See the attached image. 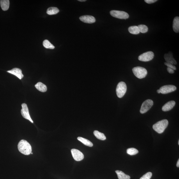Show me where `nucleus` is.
Masks as SVG:
<instances>
[{
  "label": "nucleus",
  "instance_id": "f8f14e48",
  "mask_svg": "<svg viewBox=\"0 0 179 179\" xmlns=\"http://www.w3.org/2000/svg\"><path fill=\"white\" fill-rule=\"evenodd\" d=\"M7 72L15 75L20 79H21L24 77L21 70L19 68H14L12 70L8 71Z\"/></svg>",
  "mask_w": 179,
  "mask_h": 179
},
{
  "label": "nucleus",
  "instance_id": "473e14b6",
  "mask_svg": "<svg viewBox=\"0 0 179 179\" xmlns=\"http://www.w3.org/2000/svg\"><path fill=\"white\" fill-rule=\"evenodd\" d=\"M178 144L179 145V140H178Z\"/></svg>",
  "mask_w": 179,
  "mask_h": 179
},
{
  "label": "nucleus",
  "instance_id": "9b49d317",
  "mask_svg": "<svg viewBox=\"0 0 179 179\" xmlns=\"http://www.w3.org/2000/svg\"><path fill=\"white\" fill-rule=\"evenodd\" d=\"M79 19L81 21L86 23L92 24L96 22L94 17L90 15H84L80 17Z\"/></svg>",
  "mask_w": 179,
  "mask_h": 179
},
{
  "label": "nucleus",
  "instance_id": "423d86ee",
  "mask_svg": "<svg viewBox=\"0 0 179 179\" xmlns=\"http://www.w3.org/2000/svg\"><path fill=\"white\" fill-rule=\"evenodd\" d=\"M153 104L154 103L152 100L148 99L145 101L142 104L140 112L142 114L145 113L151 108Z\"/></svg>",
  "mask_w": 179,
  "mask_h": 179
},
{
  "label": "nucleus",
  "instance_id": "20e7f679",
  "mask_svg": "<svg viewBox=\"0 0 179 179\" xmlns=\"http://www.w3.org/2000/svg\"><path fill=\"white\" fill-rule=\"evenodd\" d=\"M127 91V86L125 83L120 82L119 83L116 88V93L119 98H122L125 95Z\"/></svg>",
  "mask_w": 179,
  "mask_h": 179
},
{
  "label": "nucleus",
  "instance_id": "0eeeda50",
  "mask_svg": "<svg viewBox=\"0 0 179 179\" xmlns=\"http://www.w3.org/2000/svg\"><path fill=\"white\" fill-rule=\"evenodd\" d=\"M154 56V53L152 52L149 51L145 52L140 55L138 59L140 61L147 62L152 60Z\"/></svg>",
  "mask_w": 179,
  "mask_h": 179
},
{
  "label": "nucleus",
  "instance_id": "412c9836",
  "mask_svg": "<svg viewBox=\"0 0 179 179\" xmlns=\"http://www.w3.org/2000/svg\"><path fill=\"white\" fill-rule=\"evenodd\" d=\"M59 10L56 7H50L48 8L47 13L48 15H53L57 14L59 12Z\"/></svg>",
  "mask_w": 179,
  "mask_h": 179
},
{
  "label": "nucleus",
  "instance_id": "72a5a7b5",
  "mask_svg": "<svg viewBox=\"0 0 179 179\" xmlns=\"http://www.w3.org/2000/svg\"><path fill=\"white\" fill-rule=\"evenodd\" d=\"M31 154H33V153H32H32H31Z\"/></svg>",
  "mask_w": 179,
  "mask_h": 179
},
{
  "label": "nucleus",
  "instance_id": "6e6552de",
  "mask_svg": "<svg viewBox=\"0 0 179 179\" xmlns=\"http://www.w3.org/2000/svg\"><path fill=\"white\" fill-rule=\"evenodd\" d=\"M22 107L21 114L23 117L24 118L29 120L32 123H33V121L30 115L29 109L27 105L25 103H24L22 104Z\"/></svg>",
  "mask_w": 179,
  "mask_h": 179
},
{
  "label": "nucleus",
  "instance_id": "bb28decb",
  "mask_svg": "<svg viewBox=\"0 0 179 179\" xmlns=\"http://www.w3.org/2000/svg\"><path fill=\"white\" fill-rule=\"evenodd\" d=\"M164 64L165 65L167 66V67L170 68L174 70H176V67L175 66L172 65V64L170 63L166 62Z\"/></svg>",
  "mask_w": 179,
  "mask_h": 179
},
{
  "label": "nucleus",
  "instance_id": "aec40b11",
  "mask_svg": "<svg viewBox=\"0 0 179 179\" xmlns=\"http://www.w3.org/2000/svg\"><path fill=\"white\" fill-rule=\"evenodd\" d=\"M94 135L98 139L105 140L106 139V137L103 133H101L97 130H95L94 132Z\"/></svg>",
  "mask_w": 179,
  "mask_h": 179
},
{
  "label": "nucleus",
  "instance_id": "7c9ffc66",
  "mask_svg": "<svg viewBox=\"0 0 179 179\" xmlns=\"http://www.w3.org/2000/svg\"><path fill=\"white\" fill-rule=\"evenodd\" d=\"M80 1V2H84V1H86V0H78V1Z\"/></svg>",
  "mask_w": 179,
  "mask_h": 179
},
{
  "label": "nucleus",
  "instance_id": "2f4dec72",
  "mask_svg": "<svg viewBox=\"0 0 179 179\" xmlns=\"http://www.w3.org/2000/svg\"><path fill=\"white\" fill-rule=\"evenodd\" d=\"M157 92L158 93H159V94H160V89L158 90H157Z\"/></svg>",
  "mask_w": 179,
  "mask_h": 179
},
{
  "label": "nucleus",
  "instance_id": "a211bd4d",
  "mask_svg": "<svg viewBox=\"0 0 179 179\" xmlns=\"http://www.w3.org/2000/svg\"><path fill=\"white\" fill-rule=\"evenodd\" d=\"M116 173L118 175L119 179H130V177L129 176L123 172L120 171H116Z\"/></svg>",
  "mask_w": 179,
  "mask_h": 179
},
{
  "label": "nucleus",
  "instance_id": "f257e3e1",
  "mask_svg": "<svg viewBox=\"0 0 179 179\" xmlns=\"http://www.w3.org/2000/svg\"><path fill=\"white\" fill-rule=\"evenodd\" d=\"M18 148L20 153L25 155H29L32 153V148L31 145L24 140H22L19 142Z\"/></svg>",
  "mask_w": 179,
  "mask_h": 179
},
{
  "label": "nucleus",
  "instance_id": "6ab92c4d",
  "mask_svg": "<svg viewBox=\"0 0 179 179\" xmlns=\"http://www.w3.org/2000/svg\"><path fill=\"white\" fill-rule=\"evenodd\" d=\"M77 139L86 146L91 147L93 145V144L90 141L85 138H83L80 137H78Z\"/></svg>",
  "mask_w": 179,
  "mask_h": 179
},
{
  "label": "nucleus",
  "instance_id": "4468645a",
  "mask_svg": "<svg viewBox=\"0 0 179 179\" xmlns=\"http://www.w3.org/2000/svg\"><path fill=\"white\" fill-rule=\"evenodd\" d=\"M175 105L176 102L174 101H171L167 102L162 107V111L164 112L169 111L173 109Z\"/></svg>",
  "mask_w": 179,
  "mask_h": 179
},
{
  "label": "nucleus",
  "instance_id": "dca6fc26",
  "mask_svg": "<svg viewBox=\"0 0 179 179\" xmlns=\"http://www.w3.org/2000/svg\"><path fill=\"white\" fill-rule=\"evenodd\" d=\"M35 87L36 89L42 92H45L47 91V88L46 86L42 83L39 82L35 85Z\"/></svg>",
  "mask_w": 179,
  "mask_h": 179
},
{
  "label": "nucleus",
  "instance_id": "c85d7f7f",
  "mask_svg": "<svg viewBox=\"0 0 179 179\" xmlns=\"http://www.w3.org/2000/svg\"><path fill=\"white\" fill-rule=\"evenodd\" d=\"M167 72H168L169 73H171V74H173V73L174 72V70L170 68L167 67Z\"/></svg>",
  "mask_w": 179,
  "mask_h": 179
},
{
  "label": "nucleus",
  "instance_id": "2eb2a0df",
  "mask_svg": "<svg viewBox=\"0 0 179 179\" xmlns=\"http://www.w3.org/2000/svg\"><path fill=\"white\" fill-rule=\"evenodd\" d=\"M173 29L175 32L178 33L179 32V17H176L174 18L173 23Z\"/></svg>",
  "mask_w": 179,
  "mask_h": 179
},
{
  "label": "nucleus",
  "instance_id": "cd10ccee",
  "mask_svg": "<svg viewBox=\"0 0 179 179\" xmlns=\"http://www.w3.org/2000/svg\"><path fill=\"white\" fill-rule=\"evenodd\" d=\"M157 1V0H145V1L147 3L152 4L155 3Z\"/></svg>",
  "mask_w": 179,
  "mask_h": 179
},
{
  "label": "nucleus",
  "instance_id": "393cba45",
  "mask_svg": "<svg viewBox=\"0 0 179 179\" xmlns=\"http://www.w3.org/2000/svg\"><path fill=\"white\" fill-rule=\"evenodd\" d=\"M139 152L138 151L134 148H130L127 149V153L128 154L130 155H136Z\"/></svg>",
  "mask_w": 179,
  "mask_h": 179
},
{
  "label": "nucleus",
  "instance_id": "c756f323",
  "mask_svg": "<svg viewBox=\"0 0 179 179\" xmlns=\"http://www.w3.org/2000/svg\"><path fill=\"white\" fill-rule=\"evenodd\" d=\"M176 166L177 167H179V159L178 160Z\"/></svg>",
  "mask_w": 179,
  "mask_h": 179
},
{
  "label": "nucleus",
  "instance_id": "39448f33",
  "mask_svg": "<svg viewBox=\"0 0 179 179\" xmlns=\"http://www.w3.org/2000/svg\"><path fill=\"white\" fill-rule=\"evenodd\" d=\"M110 14L114 17L119 19H126L129 17V15L125 11L112 10L110 11Z\"/></svg>",
  "mask_w": 179,
  "mask_h": 179
},
{
  "label": "nucleus",
  "instance_id": "1a4fd4ad",
  "mask_svg": "<svg viewBox=\"0 0 179 179\" xmlns=\"http://www.w3.org/2000/svg\"><path fill=\"white\" fill-rule=\"evenodd\" d=\"M176 87L173 85H167L160 87V93L163 94L173 92L176 90Z\"/></svg>",
  "mask_w": 179,
  "mask_h": 179
},
{
  "label": "nucleus",
  "instance_id": "9d476101",
  "mask_svg": "<svg viewBox=\"0 0 179 179\" xmlns=\"http://www.w3.org/2000/svg\"><path fill=\"white\" fill-rule=\"evenodd\" d=\"M72 156L77 161H80L83 159L84 156L81 152L77 149H73L71 150Z\"/></svg>",
  "mask_w": 179,
  "mask_h": 179
},
{
  "label": "nucleus",
  "instance_id": "f3484780",
  "mask_svg": "<svg viewBox=\"0 0 179 179\" xmlns=\"http://www.w3.org/2000/svg\"><path fill=\"white\" fill-rule=\"evenodd\" d=\"M10 1L9 0H1L0 4L1 8L3 11L7 10L10 7Z\"/></svg>",
  "mask_w": 179,
  "mask_h": 179
},
{
  "label": "nucleus",
  "instance_id": "4be33fe9",
  "mask_svg": "<svg viewBox=\"0 0 179 179\" xmlns=\"http://www.w3.org/2000/svg\"><path fill=\"white\" fill-rule=\"evenodd\" d=\"M128 30L130 33L135 35H137L140 33L138 27L136 26H130L128 28Z\"/></svg>",
  "mask_w": 179,
  "mask_h": 179
},
{
  "label": "nucleus",
  "instance_id": "ddd939ff",
  "mask_svg": "<svg viewBox=\"0 0 179 179\" xmlns=\"http://www.w3.org/2000/svg\"><path fill=\"white\" fill-rule=\"evenodd\" d=\"M164 59L167 63H170L173 65L177 64L176 61L173 58V54L171 52H169L168 54H165L164 55Z\"/></svg>",
  "mask_w": 179,
  "mask_h": 179
},
{
  "label": "nucleus",
  "instance_id": "f03ea898",
  "mask_svg": "<svg viewBox=\"0 0 179 179\" xmlns=\"http://www.w3.org/2000/svg\"><path fill=\"white\" fill-rule=\"evenodd\" d=\"M168 124V121L167 119H163L154 125L153 126V129L158 134H162L167 127Z\"/></svg>",
  "mask_w": 179,
  "mask_h": 179
},
{
  "label": "nucleus",
  "instance_id": "a878e982",
  "mask_svg": "<svg viewBox=\"0 0 179 179\" xmlns=\"http://www.w3.org/2000/svg\"><path fill=\"white\" fill-rule=\"evenodd\" d=\"M152 175V173L151 172H148L145 174L140 179H150Z\"/></svg>",
  "mask_w": 179,
  "mask_h": 179
},
{
  "label": "nucleus",
  "instance_id": "5701e85b",
  "mask_svg": "<svg viewBox=\"0 0 179 179\" xmlns=\"http://www.w3.org/2000/svg\"><path fill=\"white\" fill-rule=\"evenodd\" d=\"M43 46L47 49H54V46L49 41L45 40L43 42Z\"/></svg>",
  "mask_w": 179,
  "mask_h": 179
},
{
  "label": "nucleus",
  "instance_id": "b1692460",
  "mask_svg": "<svg viewBox=\"0 0 179 179\" xmlns=\"http://www.w3.org/2000/svg\"><path fill=\"white\" fill-rule=\"evenodd\" d=\"M138 27L140 32L145 33L148 31V27L145 25H140L138 26Z\"/></svg>",
  "mask_w": 179,
  "mask_h": 179
},
{
  "label": "nucleus",
  "instance_id": "7ed1b4c3",
  "mask_svg": "<svg viewBox=\"0 0 179 179\" xmlns=\"http://www.w3.org/2000/svg\"><path fill=\"white\" fill-rule=\"evenodd\" d=\"M132 72L135 76L140 79L145 78L147 74V71L146 69L140 66L133 68Z\"/></svg>",
  "mask_w": 179,
  "mask_h": 179
}]
</instances>
